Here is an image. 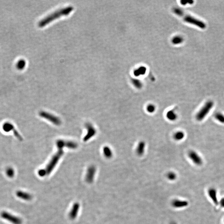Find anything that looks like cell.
Returning a JSON list of instances; mask_svg holds the SVG:
<instances>
[{
    "label": "cell",
    "mask_w": 224,
    "mask_h": 224,
    "mask_svg": "<svg viewBox=\"0 0 224 224\" xmlns=\"http://www.w3.org/2000/svg\"><path fill=\"white\" fill-rule=\"evenodd\" d=\"M73 9L72 6H69L56 11L41 20L39 22V26L41 28L43 27L56 19L64 15H68L72 11Z\"/></svg>",
    "instance_id": "cell-1"
},
{
    "label": "cell",
    "mask_w": 224,
    "mask_h": 224,
    "mask_svg": "<svg viewBox=\"0 0 224 224\" xmlns=\"http://www.w3.org/2000/svg\"><path fill=\"white\" fill-rule=\"evenodd\" d=\"M173 11L175 14L183 17L184 21L188 23L196 26L202 29L206 28V24L203 21L197 19L196 18L193 17L192 16H190V15H185L184 12L181 9L176 8L173 9Z\"/></svg>",
    "instance_id": "cell-2"
},
{
    "label": "cell",
    "mask_w": 224,
    "mask_h": 224,
    "mask_svg": "<svg viewBox=\"0 0 224 224\" xmlns=\"http://www.w3.org/2000/svg\"><path fill=\"white\" fill-rule=\"evenodd\" d=\"M63 154L64 152L63 151V149L59 148V151L54 156L51 161L47 166L45 169H44L46 175L50 174L51 171H53L54 169L57 165L58 162H59V159Z\"/></svg>",
    "instance_id": "cell-3"
},
{
    "label": "cell",
    "mask_w": 224,
    "mask_h": 224,
    "mask_svg": "<svg viewBox=\"0 0 224 224\" xmlns=\"http://www.w3.org/2000/svg\"><path fill=\"white\" fill-rule=\"evenodd\" d=\"M213 106L214 103L212 101L209 100L207 102L196 115L197 120L199 121L203 120V119L209 114Z\"/></svg>",
    "instance_id": "cell-4"
},
{
    "label": "cell",
    "mask_w": 224,
    "mask_h": 224,
    "mask_svg": "<svg viewBox=\"0 0 224 224\" xmlns=\"http://www.w3.org/2000/svg\"><path fill=\"white\" fill-rule=\"evenodd\" d=\"M1 217L3 219L7 220L13 224H22V220L19 217L11 214L6 211H3L1 212Z\"/></svg>",
    "instance_id": "cell-5"
},
{
    "label": "cell",
    "mask_w": 224,
    "mask_h": 224,
    "mask_svg": "<svg viewBox=\"0 0 224 224\" xmlns=\"http://www.w3.org/2000/svg\"><path fill=\"white\" fill-rule=\"evenodd\" d=\"M40 115L41 117L46 119L55 125H59L61 124V120L58 117L47 112H41L40 113Z\"/></svg>",
    "instance_id": "cell-6"
},
{
    "label": "cell",
    "mask_w": 224,
    "mask_h": 224,
    "mask_svg": "<svg viewBox=\"0 0 224 224\" xmlns=\"http://www.w3.org/2000/svg\"><path fill=\"white\" fill-rule=\"evenodd\" d=\"M57 145L58 148L63 149V148L65 147L70 149H75L77 147V144L74 142L71 141H64L59 140L57 141Z\"/></svg>",
    "instance_id": "cell-7"
},
{
    "label": "cell",
    "mask_w": 224,
    "mask_h": 224,
    "mask_svg": "<svg viewBox=\"0 0 224 224\" xmlns=\"http://www.w3.org/2000/svg\"><path fill=\"white\" fill-rule=\"evenodd\" d=\"M189 156L190 160L196 165L200 166L202 164V159L195 151H190L189 153Z\"/></svg>",
    "instance_id": "cell-8"
},
{
    "label": "cell",
    "mask_w": 224,
    "mask_h": 224,
    "mask_svg": "<svg viewBox=\"0 0 224 224\" xmlns=\"http://www.w3.org/2000/svg\"><path fill=\"white\" fill-rule=\"evenodd\" d=\"M208 195L212 201L216 206L219 204V200H218V193L217 190L214 188H210L208 190Z\"/></svg>",
    "instance_id": "cell-9"
},
{
    "label": "cell",
    "mask_w": 224,
    "mask_h": 224,
    "mask_svg": "<svg viewBox=\"0 0 224 224\" xmlns=\"http://www.w3.org/2000/svg\"><path fill=\"white\" fill-rule=\"evenodd\" d=\"M96 172V168L94 166L89 167L87 170L86 180L88 183H91L94 181Z\"/></svg>",
    "instance_id": "cell-10"
},
{
    "label": "cell",
    "mask_w": 224,
    "mask_h": 224,
    "mask_svg": "<svg viewBox=\"0 0 224 224\" xmlns=\"http://www.w3.org/2000/svg\"><path fill=\"white\" fill-rule=\"evenodd\" d=\"M146 143L145 141L141 140L138 143L136 148V154L139 156H142L145 152Z\"/></svg>",
    "instance_id": "cell-11"
},
{
    "label": "cell",
    "mask_w": 224,
    "mask_h": 224,
    "mask_svg": "<svg viewBox=\"0 0 224 224\" xmlns=\"http://www.w3.org/2000/svg\"><path fill=\"white\" fill-rule=\"evenodd\" d=\"M86 127L88 130V133L84 138V141L85 142L91 138L93 137L96 134V130L94 127L90 123H88L86 125Z\"/></svg>",
    "instance_id": "cell-12"
},
{
    "label": "cell",
    "mask_w": 224,
    "mask_h": 224,
    "mask_svg": "<svg viewBox=\"0 0 224 224\" xmlns=\"http://www.w3.org/2000/svg\"><path fill=\"white\" fill-rule=\"evenodd\" d=\"M79 208H80V205L79 203H76L74 204L69 214V218L70 219H75L78 215Z\"/></svg>",
    "instance_id": "cell-13"
},
{
    "label": "cell",
    "mask_w": 224,
    "mask_h": 224,
    "mask_svg": "<svg viewBox=\"0 0 224 224\" xmlns=\"http://www.w3.org/2000/svg\"><path fill=\"white\" fill-rule=\"evenodd\" d=\"M166 117L168 120L171 122L175 121L178 119V114L175 109L168 110L166 114Z\"/></svg>",
    "instance_id": "cell-14"
},
{
    "label": "cell",
    "mask_w": 224,
    "mask_h": 224,
    "mask_svg": "<svg viewBox=\"0 0 224 224\" xmlns=\"http://www.w3.org/2000/svg\"><path fill=\"white\" fill-rule=\"evenodd\" d=\"M172 205L175 208H183L189 205V203L186 200L176 199L173 200L172 203Z\"/></svg>",
    "instance_id": "cell-15"
},
{
    "label": "cell",
    "mask_w": 224,
    "mask_h": 224,
    "mask_svg": "<svg viewBox=\"0 0 224 224\" xmlns=\"http://www.w3.org/2000/svg\"><path fill=\"white\" fill-rule=\"evenodd\" d=\"M16 194L18 198L26 201H29L32 199V196L31 194L21 190L17 191Z\"/></svg>",
    "instance_id": "cell-16"
},
{
    "label": "cell",
    "mask_w": 224,
    "mask_h": 224,
    "mask_svg": "<svg viewBox=\"0 0 224 224\" xmlns=\"http://www.w3.org/2000/svg\"><path fill=\"white\" fill-rule=\"evenodd\" d=\"M103 153L104 156L107 158L110 159L113 156V152L112 149L108 146H105L103 148Z\"/></svg>",
    "instance_id": "cell-17"
},
{
    "label": "cell",
    "mask_w": 224,
    "mask_h": 224,
    "mask_svg": "<svg viewBox=\"0 0 224 224\" xmlns=\"http://www.w3.org/2000/svg\"><path fill=\"white\" fill-rule=\"evenodd\" d=\"M185 137V133L181 131L176 132L173 135V139L175 140L179 141L182 140Z\"/></svg>",
    "instance_id": "cell-18"
},
{
    "label": "cell",
    "mask_w": 224,
    "mask_h": 224,
    "mask_svg": "<svg viewBox=\"0 0 224 224\" xmlns=\"http://www.w3.org/2000/svg\"><path fill=\"white\" fill-rule=\"evenodd\" d=\"M26 62L24 59H20L17 62L16 67L19 70H22L25 68Z\"/></svg>",
    "instance_id": "cell-19"
},
{
    "label": "cell",
    "mask_w": 224,
    "mask_h": 224,
    "mask_svg": "<svg viewBox=\"0 0 224 224\" xmlns=\"http://www.w3.org/2000/svg\"><path fill=\"white\" fill-rule=\"evenodd\" d=\"M156 107L155 105L153 104H148L146 107V110L149 114H152L155 113L156 110Z\"/></svg>",
    "instance_id": "cell-20"
},
{
    "label": "cell",
    "mask_w": 224,
    "mask_h": 224,
    "mask_svg": "<svg viewBox=\"0 0 224 224\" xmlns=\"http://www.w3.org/2000/svg\"><path fill=\"white\" fill-rule=\"evenodd\" d=\"M15 127L13 125L10 123H6L4 124L3 126V130L6 132H10L13 130Z\"/></svg>",
    "instance_id": "cell-21"
},
{
    "label": "cell",
    "mask_w": 224,
    "mask_h": 224,
    "mask_svg": "<svg viewBox=\"0 0 224 224\" xmlns=\"http://www.w3.org/2000/svg\"><path fill=\"white\" fill-rule=\"evenodd\" d=\"M215 117L221 123H224V115L220 113H216L215 115Z\"/></svg>",
    "instance_id": "cell-22"
},
{
    "label": "cell",
    "mask_w": 224,
    "mask_h": 224,
    "mask_svg": "<svg viewBox=\"0 0 224 224\" xmlns=\"http://www.w3.org/2000/svg\"><path fill=\"white\" fill-rule=\"evenodd\" d=\"M167 177L171 181H173L176 178V175L173 171H170L167 174Z\"/></svg>",
    "instance_id": "cell-23"
},
{
    "label": "cell",
    "mask_w": 224,
    "mask_h": 224,
    "mask_svg": "<svg viewBox=\"0 0 224 224\" xmlns=\"http://www.w3.org/2000/svg\"><path fill=\"white\" fill-rule=\"evenodd\" d=\"M6 174L7 176L10 178H12L14 177L15 175V171L13 168H8L6 170Z\"/></svg>",
    "instance_id": "cell-24"
},
{
    "label": "cell",
    "mask_w": 224,
    "mask_h": 224,
    "mask_svg": "<svg viewBox=\"0 0 224 224\" xmlns=\"http://www.w3.org/2000/svg\"><path fill=\"white\" fill-rule=\"evenodd\" d=\"M183 39L182 38L180 37H178L176 38H175L173 40V43L175 44H179L181 43L183 41Z\"/></svg>",
    "instance_id": "cell-25"
},
{
    "label": "cell",
    "mask_w": 224,
    "mask_h": 224,
    "mask_svg": "<svg viewBox=\"0 0 224 224\" xmlns=\"http://www.w3.org/2000/svg\"><path fill=\"white\" fill-rule=\"evenodd\" d=\"M193 1H181V3L183 5H186L187 3H189V4H192L193 3Z\"/></svg>",
    "instance_id": "cell-26"
},
{
    "label": "cell",
    "mask_w": 224,
    "mask_h": 224,
    "mask_svg": "<svg viewBox=\"0 0 224 224\" xmlns=\"http://www.w3.org/2000/svg\"><path fill=\"white\" fill-rule=\"evenodd\" d=\"M222 208H224V197L222 198L221 200L219 201V204Z\"/></svg>",
    "instance_id": "cell-27"
},
{
    "label": "cell",
    "mask_w": 224,
    "mask_h": 224,
    "mask_svg": "<svg viewBox=\"0 0 224 224\" xmlns=\"http://www.w3.org/2000/svg\"><path fill=\"white\" fill-rule=\"evenodd\" d=\"M171 224H176L175 223L173 222H171Z\"/></svg>",
    "instance_id": "cell-28"
}]
</instances>
